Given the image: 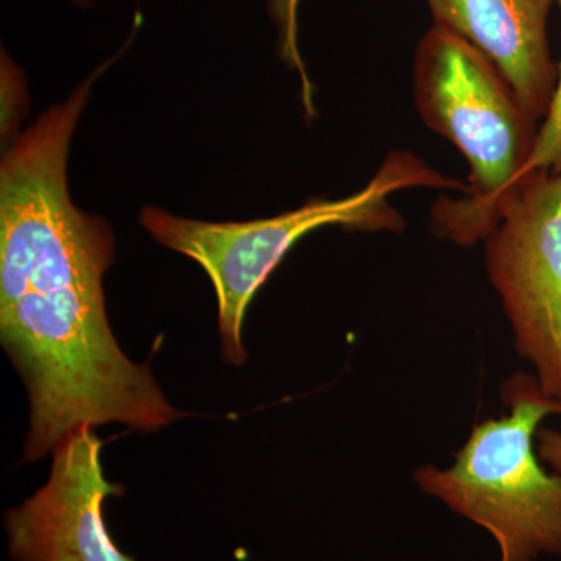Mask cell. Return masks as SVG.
Wrapping results in <instances>:
<instances>
[{
  "label": "cell",
  "instance_id": "obj_1",
  "mask_svg": "<svg viewBox=\"0 0 561 561\" xmlns=\"http://www.w3.org/2000/svg\"><path fill=\"white\" fill-rule=\"evenodd\" d=\"M76 127L69 114H43L0 164V339L31 401L24 461L83 427L151 432L183 415L111 331L103 276L113 234L70 201Z\"/></svg>",
  "mask_w": 561,
  "mask_h": 561
},
{
  "label": "cell",
  "instance_id": "obj_2",
  "mask_svg": "<svg viewBox=\"0 0 561 561\" xmlns=\"http://www.w3.org/2000/svg\"><path fill=\"white\" fill-rule=\"evenodd\" d=\"M413 99L426 127L453 142L470 165L467 198L435 203L432 230L463 247L485 241L530 160L540 122L483 51L437 24L416 46Z\"/></svg>",
  "mask_w": 561,
  "mask_h": 561
},
{
  "label": "cell",
  "instance_id": "obj_3",
  "mask_svg": "<svg viewBox=\"0 0 561 561\" xmlns=\"http://www.w3.org/2000/svg\"><path fill=\"white\" fill-rule=\"evenodd\" d=\"M434 187L467 192L451 176L434 171L411 151H390L370 183L348 197L311 198L301 208L251 221H201L144 208L140 224L154 241L197 262L209 276L219 305L221 353L231 365H243V320L257 290L280 261L309 232L323 227L356 231L400 232L405 221L390 205L394 192Z\"/></svg>",
  "mask_w": 561,
  "mask_h": 561
},
{
  "label": "cell",
  "instance_id": "obj_4",
  "mask_svg": "<svg viewBox=\"0 0 561 561\" xmlns=\"http://www.w3.org/2000/svg\"><path fill=\"white\" fill-rule=\"evenodd\" d=\"M502 400L508 415L478 424L451 468L426 465L413 479L489 531L500 561L561 557V472L546 471L534 448L538 426L546 416L561 415V402L527 373L504 383Z\"/></svg>",
  "mask_w": 561,
  "mask_h": 561
},
{
  "label": "cell",
  "instance_id": "obj_5",
  "mask_svg": "<svg viewBox=\"0 0 561 561\" xmlns=\"http://www.w3.org/2000/svg\"><path fill=\"white\" fill-rule=\"evenodd\" d=\"M485 265L541 390L561 402V172H531L502 201Z\"/></svg>",
  "mask_w": 561,
  "mask_h": 561
},
{
  "label": "cell",
  "instance_id": "obj_6",
  "mask_svg": "<svg viewBox=\"0 0 561 561\" xmlns=\"http://www.w3.org/2000/svg\"><path fill=\"white\" fill-rule=\"evenodd\" d=\"M102 440L83 427L55 448L49 481L5 516L16 561H135L114 545L103 507L124 489L103 474Z\"/></svg>",
  "mask_w": 561,
  "mask_h": 561
},
{
  "label": "cell",
  "instance_id": "obj_7",
  "mask_svg": "<svg viewBox=\"0 0 561 561\" xmlns=\"http://www.w3.org/2000/svg\"><path fill=\"white\" fill-rule=\"evenodd\" d=\"M432 24L456 32L483 51L508 80L531 116L545 119L559 62L549 44L557 0H426Z\"/></svg>",
  "mask_w": 561,
  "mask_h": 561
},
{
  "label": "cell",
  "instance_id": "obj_8",
  "mask_svg": "<svg viewBox=\"0 0 561 561\" xmlns=\"http://www.w3.org/2000/svg\"><path fill=\"white\" fill-rule=\"evenodd\" d=\"M301 0H268L267 10L278 32V54L287 68L298 73L301 84V101L308 117L317 116L313 106V84L309 80L300 44H298V10Z\"/></svg>",
  "mask_w": 561,
  "mask_h": 561
},
{
  "label": "cell",
  "instance_id": "obj_9",
  "mask_svg": "<svg viewBox=\"0 0 561 561\" xmlns=\"http://www.w3.org/2000/svg\"><path fill=\"white\" fill-rule=\"evenodd\" d=\"M557 7L561 13V0H557ZM531 172H561V60L551 106L541 122L530 160L519 179Z\"/></svg>",
  "mask_w": 561,
  "mask_h": 561
},
{
  "label": "cell",
  "instance_id": "obj_10",
  "mask_svg": "<svg viewBox=\"0 0 561 561\" xmlns=\"http://www.w3.org/2000/svg\"><path fill=\"white\" fill-rule=\"evenodd\" d=\"M538 457L549 465L553 472H561V432L542 430L538 432Z\"/></svg>",
  "mask_w": 561,
  "mask_h": 561
},
{
  "label": "cell",
  "instance_id": "obj_11",
  "mask_svg": "<svg viewBox=\"0 0 561 561\" xmlns=\"http://www.w3.org/2000/svg\"><path fill=\"white\" fill-rule=\"evenodd\" d=\"M70 2L77 3V5H80V7H87V5H90L92 0H70Z\"/></svg>",
  "mask_w": 561,
  "mask_h": 561
}]
</instances>
